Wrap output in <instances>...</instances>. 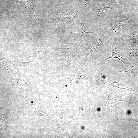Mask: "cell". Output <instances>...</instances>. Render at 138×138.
I'll use <instances>...</instances> for the list:
<instances>
[{"label":"cell","instance_id":"cell-1","mask_svg":"<svg viewBox=\"0 0 138 138\" xmlns=\"http://www.w3.org/2000/svg\"><path fill=\"white\" fill-rule=\"evenodd\" d=\"M103 92L107 97L108 100V104L110 106L111 105H115L119 101H122L121 99L123 97L113 92L112 91L106 88Z\"/></svg>","mask_w":138,"mask_h":138},{"label":"cell","instance_id":"cell-2","mask_svg":"<svg viewBox=\"0 0 138 138\" xmlns=\"http://www.w3.org/2000/svg\"><path fill=\"white\" fill-rule=\"evenodd\" d=\"M112 51L108 55L106 56L105 57V60L112 58H116L120 60L125 65V59L121 57L118 52L114 44H112Z\"/></svg>","mask_w":138,"mask_h":138},{"label":"cell","instance_id":"cell-3","mask_svg":"<svg viewBox=\"0 0 138 138\" xmlns=\"http://www.w3.org/2000/svg\"><path fill=\"white\" fill-rule=\"evenodd\" d=\"M108 86L114 87L122 89L127 90L134 92L137 91H136L135 90L132 88L128 87L123 84L115 81L112 78L109 80Z\"/></svg>","mask_w":138,"mask_h":138},{"label":"cell","instance_id":"cell-4","mask_svg":"<svg viewBox=\"0 0 138 138\" xmlns=\"http://www.w3.org/2000/svg\"><path fill=\"white\" fill-rule=\"evenodd\" d=\"M128 22V21L127 19L120 18L117 19L115 21L114 23L115 25L118 28H121Z\"/></svg>","mask_w":138,"mask_h":138},{"label":"cell","instance_id":"cell-5","mask_svg":"<svg viewBox=\"0 0 138 138\" xmlns=\"http://www.w3.org/2000/svg\"><path fill=\"white\" fill-rule=\"evenodd\" d=\"M115 1L117 2V3H118L119 1V0H115Z\"/></svg>","mask_w":138,"mask_h":138}]
</instances>
